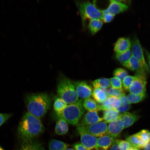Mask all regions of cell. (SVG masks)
<instances>
[{"mask_svg":"<svg viewBox=\"0 0 150 150\" xmlns=\"http://www.w3.org/2000/svg\"><path fill=\"white\" fill-rule=\"evenodd\" d=\"M125 67L129 70L134 71L136 72V74L143 72L146 73L145 70L142 67L139 62L132 55Z\"/></svg>","mask_w":150,"mask_h":150,"instance_id":"obj_20","label":"cell"},{"mask_svg":"<svg viewBox=\"0 0 150 150\" xmlns=\"http://www.w3.org/2000/svg\"><path fill=\"white\" fill-rule=\"evenodd\" d=\"M92 84L94 88H101L107 89L110 87V79L108 78H100L94 80L92 82Z\"/></svg>","mask_w":150,"mask_h":150,"instance_id":"obj_28","label":"cell"},{"mask_svg":"<svg viewBox=\"0 0 150 150\" xmlns=\"http://www.w3.org/2000/svg\"><path fill=\"white\" fill-rule=\"evenodd\" d=\"M134 78V76H127L122 81V86L125 91H129L131 84Z\"/></svg>","mask_w":150,"mask_h":150,"instance_id":"obj_37","label":"cell"},{"mask_svg":"<svg viewBox=\"0 0 150 150\" xmlns=\"http://www.w3.org/2000/svg\"><path fill=\"white\" fill-rule=\"evenodd\" d=\"M44 131V127L40 119L29 112L24 114L18 127L19 137L23 142L33 140Z\"/></svg>","mask_w":150,"mask_h":150,"instance_id":"obj_1","label":"cell"},{"mask_svg":"<svg viewBox=\"0 0 150 150\" xmlns=\"http://www.w3.org/2000/svg\"><path fill=\"white\" fill-rule=\"evenodd\" d=\"M110 4L106 9L102 10V14L109 13L114 15L125 12L128 9V6L119 1L111 0Z\"/></svg>","mask_w":150,"mask_h":150,"instance_id":"obj_11","label":"cell"},{"mask_svg":"<svg viewBox=\"0 0 150 150\" xmlns=\"http://www.w3.org/2000/svg\"><path fill=\"white\" fill-rule=\"evenodd\" d=\"M144 150H150V142L144 147Z\"/></svg>","mask_w":150,"mask_h":150,"instance_id":"obj_43","label":"cell"},{"mask_svg":"<svg viewBox=\"0 0 150 150\" xmlns=\"http://www.w3.org/2000/svg\"><path fill=\"white\" fill-rule=\"evenodd\" d=\"M103 121L106 123H110L115 120L119 117V112L114 109L103 111Z\"/></svg>","mask_w":150,"mask_h":150,"instance_id":"obj_23","label":"cell"},{"mask_svg":"<svg viewBox=\"0 0 150 150\" xmlns=\"http://www.w3.org/2000/svg\"><path fill=\"white\" fill-rule=\"evenodd\" d=\"M38 150H46V149H44V147H42V146H41Z\"/></svg>","mask_w":150,"mask_h":150,"instance_id":"obj_45","label":"cell"},{"mask_svg":"<svg viewBox=\"0 0 150 150\" xmlns=\"http://www.w3.org/2000/svg\"><path fill=\"white\" fill-rule=\"evenodd\" d=\"M134 76V79L129 87V92L136 95H146V73H137Z\"/></svg>","mask_w":150,"mask_h":150,"instance_id":"obj_6","label":"cell"},{"mask_svg":"<svg viewBox=\"0 0 150 150\" xmlns=\"http://www.w3.org/2000/svg\"><path fill=\"white\" fill-rule=\"evenodd\" d=\"M131 50L121 54H116V58L123 66L125 67L132 56Z\"/></svg>","mask_w":150,"mask_h":150,"instance_id":"obj_29","label":"cell"},{"mask_svg":"<svg viewBox=\"0 0 150 150\" xmlns=\"http://www.w3.org/2000/svg\"><path fill=\"white\" fill-rule=\"evenodd\" d=\"M124 129L123 123L119 117L109 123L108 127L107 135L115 139L119 136Z\"/></svg>","mask_w":150,"mask_h":150,"instance_id":"obj_13","label":"cell"},{"mask_svg":"<svg viewBox=\"0 0 150 150\" xmlns=\"http://www.w3.org/2000/svg\"><path fill=\"white\" fill-rule=\"evenodd\" d=\"M25 103L28 112L41 119L50 108L52 100L46 93H32L26 96Z\"/></svg>","mask_w":150,"mask_h":150,"instance_id":"obj_2","label":"cell"},{"mask_svg":"<svg viewBox=\"0 0 150 150\" xmlns=\"http://www.w3.org/2000/svg\"><path fill=\"white\" fill-rule=\"evenodd\" d=\"M129 150H140V149H137V148L131 147Z\"/></svg>","mask_w":150,"mask_h":150,"instance_id":"obj_44","label":"cell"},{"mask_svg":"<svg viewBox=\"0 0 150 150\" xmlns=\"http://www.w3.org/2000/svg\"><path fill=\"white\" fill-rule=\"evenodd\" d=\"M113 75L114 77L119 79L122 81L127 76L128 73L125 69L117 68L114 71Z\"/></svg>","mask_w":150,"mask_h":150,"instance_id":"obj_34","label":"cell"},{"mask_svg":"<svg viewBox=\"0 0 150 150\" xmlns=\"http://www.w3.org/2000/svg\"><path fill=\"white\" fill-rule=\"evenodd\" d=\"M12 116L11 114L0 113V127L8 120Z\"/></svg>","mask_w":150,"mask_h":150,"instance_id":"obj_38","label":"cell"},{"mask_svg":"<svg viewBox=\"0 0 150 150\" xmlns=\"http://www.w3.org/2000/svg\"><path fill=\"white\" fill-rule=\"evenodd\" d=\"M115 142L121 150H129L132 147L126 140H115Z\"/></svg>","mask_w":150,"mask_h":150,"instance_id":"obj_36","label":"cell"},{"mask_svg":"<svg viewBox=\"0 0 150 150\" xmlns=\"http://www.w3.org/2000/svg\"><path fill=\"white\" fill-rule=\"evenodd\" d=\"M131 44L130 39L122 37L118 39L114 46V51L116 54L123 53L130 50Z\"/></svg>","mask_w":150,"mask_h":150,"instance_id":"obj_14","label":"cell"},{"mask_svg":"<svg viewBox=\"0 0 150 150\" xmlns=\"http://www.w3.org/2000/svg\"><path fill=\"white\" fill-rule=\"evenodd\" d=\"M76 4L80 14L83 27L85 25L86 22L87 20H102V11L97 8L95 3L77 1Z\"/></svg>","mask_w":150,"mask_h":150,"instance_id":"obj_5","label":"cell"},{"mask_svg":"<svg viewBox=\"0 0 150 150\" xmlns=\"http://www.w3.org/2000/svg\"><path fill=\"white\" fill-rule=\"evenodd\" d=\"M110 85L114 88L123 89L122 83L119 79L114 77L110 79Z\"/></svg>","mask_w":150,"mask_h":150,"instance_id":"obj_35","label":"cell"},{"mask_svg":"<svg viewBox=\"0 0 150 150\" xmlns=\"http://www.w3.org/2000/svg\"><path fill=\"white\" fill-rule=\"evenodd\" d=\"M103 121V118L99 117L98 111L88 112L84 114L81 122L77 126H88Z\"/></svg>","mask_w":150,"mask_h":150,"instance_id":"obj_12","label":"cell"},{"mask_svg":"<svg viewBox=\"0 0 150 150\" xmlns=\"http://www.w3.org/2000/svg\"><path fill=\"white\" fill-rule=\"evenodd\" d=\"M119 98L114 97H108L104 103L102 104H99V111L115 110L119 105Z\"/></svg>","mask_w":150,"mask_h":150,"instance_id":"obj_17","label":"cell"},{"mask_svg":"<svg viewBox=\"0 0 150 150\" xmlns=\"http://www.w3.org/2000/svg\"><path fill=\"white\" fill-rule=\"evenodd\" d=\"M145 53L146 57H147L148 63H149V64L150 68V53L147 50H145Z\"/></svg>","mask_w":150,"mask_h":150,"instance_id":"obj_42","label":"cell"},{"mask_svg":"<svg viewBox=\"0 0 150 150\" xmlns=\"http://www.w3.org/2000/svg\"><path fill=\"white\" fill-rule=\"evenodd\" d=\"M119 118L123 123L124 129L132 126L139 119L136 114L127 112L120 114Z\"/></svg>","mask_w":150,"mask_h":150,"instance_id":"obj_16","label":"cell"},{"mask_svg":"<svg viewBox=\"0 0 150 150\" xmlns=\"http://www.w3.org/2000/svg\"><path fill=\"white\" fill-rule=\"evenodd\" d=\"M75 90L79 97L86 99L91 97L93 92L92 87L84 81H81L74 83Z\"/></svg>","mask_w":150,"mask_h":150,"instance_id":"obj_10","label":"cell"},{"mask_svg":"<svg viewBox=\"0 0 150 150\" xmlns=\"http://www.w3.org/2000/svg\"><path fill=\"white\" fill-rule=\"evenodd\" d=\"M70 146L61 141L52 139L49 142V150H66Z\"/></svg>","mask_w":150,"mask_h":150,"instance_id":"obj_24","label":"cell"},{"mask_svg":"<svg viewBox=\"0 0 150 150\" xmlns=\"http://www.w3.org/2000/svg\"><path fill=\"white\" fill-rule=\"evenodd\" d=\"M109 150H121L120 149L119 146L115 142V140L114 141L113 144H112L111 147H110Z\"/></svg>","mask_w":150,"mask_h":150,"instance_id":"obj_41","label":"cell"},{"mask_svg":"<svg viewBox=\"0 0 150 150\" xmlns=\"http://www.w3.org/2000/svg\"><path fill=\"white\" fill-rule=\"evenodd\" d=\"M82 127L89 134L96 138L100 137L108 134V123L104 121L99 122L91 125Z\"/></svg>","mask_w":150,"mask_h":150,"instance_id":"obj_9","label":"cell"},{"mask_svg":"<svg viewBox=\"0 0 150 150\" xmlns=\"http://www.w3.org/2000/svg\"><path fill=\"white\" fill-rule=\"evenodd\" d=\"M41 146V144L34 140L23 142L18 150H38Z\"/></svg>","mask_w":150,"mask_h":150,"instance_id":"obj_26","label":"cell"},{"mask_svg":"<svg viewBox=\"0 0 150 150\" xmlns=\"http://www.w3.org/2000/svg\"><path fill=\"white\" fill-rule=\"evenodd\" d=\"M73 147L76 150H88L81 143L77 142L73 145Z\"/></svg>","mask_w":150,"mask_h":150,"instance_id":"obj_40","label":"cell"},{"mask_svg":"<svg viewBox=\"0 0 150 150\" xmlns=\"http://www.w3.org/2000/svg\"><path fill=\"white\" fill-rule=\"evenodd\" d=\"M67 104L59 97L56 98L54 101L53 104V108L56 113L60 112L66 107Z\"/></svg>","mask_w":150,"mask_h":150,"instance_id":"obj_30","label":"cell"},{"mask_svg":"<svg viewBox=\"0 0 150 150\" xmlns=\"http://www.w3.org/2000/svg\"><path fill=\"white\" fill-rule=\"evenodd\" d=\"M119 103L117 107L115 109L118 112H125L130 108V104L129 103L127 96L125 95L122 96L119 98Z\"/></svg>","mask_w":150,"mask_h":150,"instance_id":"obj_22","label":"cell"},{"mask_svg":"<svg viewBox=\"0 0 150 150\" xmlns=\"http://www.w3.org/2000/svg\"><path fill=\"white\" fill-rule=\"evenodd\" d=\"M0 150H4V149H3V148L1 147V146H0Z\"/></svg>","mask_w":150,"mask_h":150,"instance_id":"obj_47","label":"cell"},{"mask_svg":"<svg viewBox=\"0 0 150 150\" xmlns=\"http://www.w3.org/2000/svg\"><path fill=\"white\" fill-rule=\"evenodd\" d=\"M82 99L74 104H69L62 111L56 113L58 119L64 120L67 123L77 125L85 112Z\"/></svg>","mask_w":150,"mask_h":150,"instance_id":"obj_3","label":"cell"},{"mask_svg":"<svg viewBox=\"0 0 150 150\" xmlns=\"http://www.w3.org/2000/svg\"><path fill=\"white\" fill-rule=\"evenodd\" d=\"M126 140L130 144L131 147L141 149L145 147L143 142L138 133L127 137Z\"/></svg>","mask_w":150,"mask_h":150,"instance_id":"obj_21","label":"cell"},{"mask_svg":"<svg viewBox=\"0 0 150 150\" xmlns=\"http://www.w3.org/2000/svg\"><path fill=\"white\" fill-rule=\"evenodd\" d=\"M79 134L80 136L81 143L88 150H97V139L89 134L82 126L77 127Z\"/></svg>","mask_w":150,"mask_h":150,"instance_id":"obj_7","label":"cell"},{"mask_svg":"<svg viewBox=\"0 0 150 150\" xmlns=\"http://www.w3.org/2000/svg\"><path fill=\"white\" fill-rule=\"evenodd\" d=\"M115 140V138L109 135L98 138L97 144V150H108Z\"/></svg>","mask_w":150,"mask_h":150,"instance_id":"obj_15","label":"cell"},{"mask_svg":"<svg viewBox=\"0 0 150 150\" xmlns=\"http://www.w3.org/2000/svg\"><path fill=\"white\" fill-rule=\"evenodd\" d=\"M83 104L84 109L88 112L99 111V104L91 97L84 99Z\"/></svg>","mask_w":150,"mask_h":150,"instance_id":"obj_25","label":"cell"},{"mask_svg":"<svg viewBox=\"0 0 150 150\" xmlns=\"http://www.w3.org/2000/svg\"><path fill=\"white\" fill-rule=\"evenodd\" d=\"M137 133L145 146L149 143L150 142V132L149 131L144 129Z\"/></svg>","mask_w":150,"mask_h":150,"instance_id":"obj_33","label":"cell"},{"mask_svg":"<svg viewBox=\"0 0 150 150\" xmlns=\"http://www.w3.org/2000/svg\"><path fill=\"white\" fill-rule=\"evenodd\" d=\"M55 131L58 135H63L67 134L69 131L68 123L62 119H58L56 122Z\"/></svg>","mask_w":150,"mask_h":150,"instance_id":"obj_19","label":"cell"},{"mask_svg":"<svg viewBox=\"0 0 150 150\" xmlns=\"http://www.w3.org/2000/svg\"><path fill=\"white\" fill-rule=\"evenodd\" d=\"M131 52L132 56L139 62L142 67L146 72H149V67L144 57L141 45L137 38L135 37L133 41Z\"/></svg>","mask_w":150,"mask_h":150,"instance_id":"obj_8","label":"cell"},{"mask_svg":"<svg viewBox=\"0 0 150 150\" xmlns=\"http://www.w3.org/2000/svg\"><path fill=\"white\" fill-rule=\"evenodd\" d=\"M127 99L130 104H136L141 102L146 97V95H136L130 93L127 96Z\"/></svg>","mask_w":150,"mask_h":150,"instance_id":"obj_31","label":"cell"},{"mask_svg":"<svg viewBox=\"0 0 150 150\" xmlns=\"http://www.w3.org/2000/svg\"><path fill=\"white\" fill-rule=\"evenodd\" d=\"M66 150H76L74 149H71V148H68Z\"/></svg>","mask_w":150,"mask_h":150,"instance_id":"obj_46","label":"cell"},{"mask_svg":"<svg viewBox=\"0 0 150 150\" xmlns=\"http://www.w3.org/2000/svg\"><path fill=\"white\" fill-rule=\"evenodd\" d=\"M115 16L109 13L103 14L102 20L105 23H109L113 20Z\"/></svg>","mask_w":150,"mask_h":150,"instance_id":"obj_39","label":"cell"},{"mask_svg":"<svg viewBox=\"0 0 150 150\" xmlns=\"http://www.w3.org/2000/svg\"><path fill=\"white\" fill-rule=\"evenodd\" d=\"M57 93L59 98L67 104H74L79 100L74 83L65 76L60 79L57 84Z\"/></svg>","mask_w":150,"mask_h":150,"instance_id":"obj_4","label":"cell"},{"mask_svg":"<svg viewBox=\"0 0 150 150\" xmlns=\"http://www.w3.org/2000/svg\"><path fill=\"white\" fill-rule=\"evenodd\" d=\"M108 90V97H112L119 98L125 94L123 89H117L110 88Z\"/></svg>","mask_w":150,"mask_h":150,"instance_id":"obj_32","label":"cell"},{"mask_svg":"<svg viewBox=\"0 0 150 150\" xmlns=\"http://www.w3.org/2000/svg\"><path fill=\"white\" fill-rule=\"evenodd\" d=\"M93 99L98 104H102L108 97V90L106 89L97 88L93 90Z\"/></svg>","mask_w":150,"mask_h":150,"instance_id":"obj_18","label":"cell"},{"mask_svg":"<svg viewBox=\"0 0 150 150\" xmlns=\"http://www.w3.org/2000/svg\"><path fill=\"white\" fill-rule=\"evenodd\" d=\"M103 25V22L100 19H92L90 20L88 27L92 34L94 35L100 30Z\"/></svg>","mask_w":150,"mask_h":150,"instance_id":"obj_27","label":"cell"}]
</instances>
